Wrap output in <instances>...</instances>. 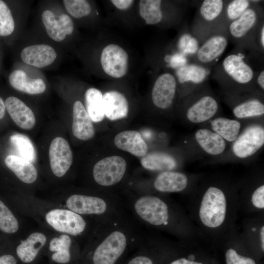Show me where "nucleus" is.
Here are the masks:
<instances>
[{"instance_id": "1", "label": "nucleus", "mask_w": 264, "mask_h": 264, "mask_svg": "<svg viewBox=\"0 0 264 264\" xmlns=\"http://www.w3.org/2000/svg\"><path fill=\"white\" fill-rule=\"evenodd\" d=\"M218 71L220 80L223 79V84L227 82L232 90L235 88L236 90L238 88L245 90L255 81L254 70L245 60L244 56L239 52L228 55L218 66Z\"/></svg>"}, {"instance_id": "2", "label": "nucleus", "mask_w": 264, "mask_h": 264, "mask_svg": "<svg viewBox=\"0 0 264 264\" xmlns=\"http://www.w3.org/2000/svg\"><path fill=\"white\" fill-rule=\"evenodd\" d=\"M199 88L187 96L185 117L188 124H199L210 121L220 109L217 97L211 92L199 91Z\"/></svg>"}, {"instance_id": "3", "label": "nucleus", "mask_w": 264, "mask_h": 264, "mask_svg": "<svg viewBox=\"0 0 264 264\" xmlns=\"http://www.w3.org/2000/svg\"><path fill=\"white\" fill-rule=\"evenodd\" d=\"M264 145V128L262 124L248 125L232 143L233 156L239 160L250 159L257 154Z\"/></svg>"}, {"instance_id": "4", "label": "nucleus", "mask_w": 264, "mask_h": 264, "mask_svg": "<svg viewBox=\"0 0 264 264\" xmlns=\"http://www.w3.org/2000/svg\"><path fill=\"white\" fill-rule=\"evenodd\" d=\"M226 211V201L223 191L218 187H209L203 195L199 215L206 226L215 228L223 222Z\"/></svg>"}, {"instance_id": "5", "label": "nucleus", "mask_w": 264, "mask_h": 264, "mask_svg": "<svg viewBox=\"0 0 264 264\" xmlns=\"http://www.w3.org/2000/svg\"><path fill=\"white\" fill-rule=\"evenodd\" d=\"M127 163L123 157L113 155L104 158L94 165L93 176L99 184L109 186L119 182L123 178Z\"/></svg>"}, {"instance_id": "6", "label": "nucleus", "mask_w": 264, "mask_h": 264, "mask_svg": "<svg viewBox=\"0 0 264 264\" xmlns=\"http://www.w3.org/2000/svg\"><path fill=\"white\" fill-rule=\"evenodd\" d=\"M127 238L122 232L115 231L108 236L95 249L94 264H114L124 252Z\"/></svg>"}, {"instance_id": "7", "label": "nucleus", "mask_w": 264, "mask_h": 264, "mask_svg": "<svg viewBox=\"0 0 264 264\" xmlns=\"http://www.w3.org/2000/svg\"><path fill=\"white\" fill-rule=\"evenodd\" d=\"M134 208L138 215L150 224H167L169 217L168 206L156 197L146 196L140 198L135 202Z\"/></svg>"}, {"instance_id": "8", "label": "nucleus", "mask_w": 264, "mask_h": 264, "mask_svg": "<svg viewBox=\"0 0 264 264\" xmlns=\"http://www.w3.org/2000/svg\"><path fill=\"white\" fill-rule=\"evenodd\" d=\"M45 219L56 230L74 236L81 233L86 225L80 215L65 209L52 210L46 214Z\"/></svg>"}, {"instance_id": "9", "label": "nucleus", "mask_w": 264, "mask_h": 264, "mask_svg": "<svg viewBox=\"0 0 264 264\" xmlns=\"http://www.w3.org/2000/svg\"><path fill=\"white\" fill-rule=\"evenodd\" d=\"M101 63L105 72L114 78H120L127 73L128 67V55L120 46L110 44L103 50Z\"/></svg>"}, {"instance_id": "10", "label": "nucleus", "mask_w": 264, "mask_h": 264, "mask_svg": "<svg viewBox=\"0 0 264 264\" xmlns=\"http://www.w3.org/2000/svg\"><path fill=\"white\" fill-rule=\"evenodd\" d=\"M50 165L53 173L58 177L63 176L71 166L73 155L67 141L63 137L55 138L49 149Z\"/></svg>"}, {"instance_id": "11", "label": "nucleus", "mask_w": 264, "mask_h": 264, "mask_svg": "<svg viewBox=\"0 0 264 264\" xmlns=\"http://www.w3.org/2000/svg\"><path fill=\"white\" fill-rule=\"evenodd\" d=\"M175 77L168 72L160 75L155 80L152 91L154 104L161 110H166L172 105L176 92Z\"/></svg>"}, {"instance_id": "12", "label": "nucleus", "mask_w": 264, "mask_h": 264, "mask_svg": "<svg viewBox=\"0 0 264 264\" xmlns=\"http://www.w3.org/2000/svg\"><path fill=\"white\" fill-rule=\"evenodd\" d=\"M227 44V39L223 34H216L208 38L195 54L198 64L207 67V65H211L221 56Z\"/></svg>"}, {"instance_id": "13", "label": "nucleus", "mask_w": 264, "mask_h": 264, "mask_svg": "<svg viewBox=\"0 0 264 264\" xmlns=\"http://www.w3.org/2000/svg\"><path fill=\"white\" fill-rule=\"evenodd\" d=\"M196 144L204 154L222 155L226 151L227 142L219 135L208 128H200L193 135Z\"/></svg>"}, {"instance_id": "14", "label": "nucleus", "mask_w": 264, "mask_h": 264, "mask_svg": "<svg viewBox=\"0 0 264 264\" xmlns=\"http://www.w3.org/2000/svg\"><path fill=\"white\" fill-rule=\"evenodd\" d=\"M42 19L48 35L55 41L63 40L66 35H70L73 31V22L66 14L61 15L56 20L52 11L46 10L42 14Z\"/></svg>"}, {"instance_id": "15", "label": "nucleus", "mask_w": 264, "mask_h": 264, "mask_svg": "<svg viewBox=\"0 0 264 264\" xmlns=\"http://www.w3.org/2000/svg\"><path fill=\"white\" fill-rule=\"evenodd\" d=\"M209 73L207 67L197 64H187L176 70L178 83L189 88L188 95L203 84Z\"/></svg>"}, {"instance_id": "16", "label": "nucleus", "mask_w": 264, "mask_h": 264, "mask_svg": "<svg viewBox=\"0 0 264 264\" xmlns=\"http://www.w3.org/2000/svg\"><path fill=\"white\" fill-rule=\"evenodd\" d=\"M66 205L71 211L78 214H101L107 209V204L101 198L82 195L69 197Z\"/></svg>"}, {"instance_id": "17", "label": "nucleus", "mask_w": 264, "mask_h": 264, "mask_svg": "<svg viewBox=\"0 0 264 264\" xmlns=\"http://www.w3.org/2000/svg\"><path fill=\"white\" fill-rule=\"evenodd\" d=\"M4 104L11 118L19 127L24 130L33 128L36 122L34 114L22 100L10 96L6 99Z\"/></svg>"}, {"instance_id": "18", "label": "nucleus", "mask_w": 264, "mask_h": 264, "mask_svg": "<svg viewBox=\"0 0 264 264\" xmlns=\"http://www.w3.org/2000/svg\"><path fill=\"white\" fill-rule=\"evenodd\" d=\"M72 131L76 138L82 140L90 139L94 135L92 121L80 101L73 104Z\"/></svg>"}, {"instance_id": "19", "label": "nucleus", "mask_w": 264, "mask_h": 264, "mask_svg": "<svg viewBox=\"0 0 264 264\" xmlns=\"http://www.w3.org/2000/svg\"><path fill=\"white\" fill-rule=\"evenodd\" d=\"M57 57L54 49L47 44H36L24 48L21 58L25 63L42 68L52 64Z\"/></svg>"}, {"instance_id": "20", "label": "nucleus", "mask_w": 264, "mask_h": 264, "mask_svg": "<svg viewBox=\"0 0 264 264\" xmlns=\"http://www.w3.org/2000/svg\"><path fill=\"white\" fill-rule=\"evenodd\" d=\"M114 144L119 149L137 157L148 153V146L140 133L136 131H125L116 135Z\"/></svg>"}, {"instance_id": "21", "label": "nucleus", "mask_w": 264, "mask_h": 264, "mask_svg": "<svg viewBox=\"0 0 264 264\" xmlns=\"http://www.w3.org/2000/svg\"><path fill=\"white\" fill-rule=\"evenodd\" d=\"M105 116L114 121L127 117L129 105L126 97L117 91H110L103 95Z\"/></svg>"}, {"instance_id": "22", "label": "nucleus", "mask_w": 264, "mask_h": 264, "mask_svg": "<svg viewBox=\"0 0 264 264\" xmlns=\"http://www.w3.org/2000/svg\"><path fill=\"white\" fill-rule=\"evenodd\" d=\"M141 164L146 169L154 171L166 172L176 169L178 162L173 154L162 151H154L147 153L142 157Z\"/></svg>"}, {"instance_id": "23", "label": "nucleus", "mask_w": 264, "mask_h": 264, "mask_svg": "<svg viewBox=\"0 0 264 264\" xmlns=\"http://www.w3.org/2000/svg\"><path fill=\"white\" fill-rule=\"evenodd\" d=\"M258 20V11L254 6H250L238 19L231 22L229 33L234 39H242L254 29Z\"/></svg>"}, {"instance_id": "24", "label": "nucleus", "mask_w": 264, "mask_h": 264, "mask_svg": "<svg viewBox=\"0 0 264 264\" xmlns=\"http://www.w3.org/2000/svg\"><path fill=\"white\" fill-rule=\"evenodd\" d=\"M9 81L15 89L30 94H40L46 89L42 79L31 78L22 70L13 71L9 76Z\"/></svg>"}, {"instance_id": "25", "label": "nucleus", "mask_w": 264, "mask_h": 264, "mask_svg": "<svg viewBox=\"0 0 264 264\" xmlns=\"http://www.w3.org/2000/svg\"><path fill=\"white\" fill-rule=\"evenodd\" d=\"M188 184L187 176L174 171L163 172L156 177L154 186L161 192H178L185 189Z\"/></svg>"}, {"instance_id": "26", "label": "nucleus", "mask_w": 264, "mask_h": 264, "mask_svg": "<svg viewBox=\"0 0 264 264\" xmlns=\"http://www.w3.org/2000/svg\"><path fill=\"white\" fill-rule=\"evenodd\" d=\"M5 164L22 182L32 183L37 178V171L32 162L15 155H9L4 160Z\"/></svg>"}, {"instance_id": "27", "label": "nucleus", "mask_w": 264, "mask_h": 264, "mask_svg": "<svg viewBox=\"0 0 264 264\" xmlns=\"http://www.w3.org/2000/svg\"><path fill=\"white\" fill-rule=\"evenodd\" d=\"M45 236L41 233L35 232L30 234L24 241H22L16 249L17 255L24 263L33 261L40 249L46 242Z\"/></svg>"}, {"instance_id": "28", "label": "nucleus", "mask_w": 264, "mask_h": 264, "mask_svg": "<svg viewBox=\"0 0 264 264\" xmlns=\"http://www.w3.org/2000/svg\"><path fill=\"white\" fill-rule=\"evenodd\" d=\"M210 129L226 142L232 143L238 137L242 128L240 121L223 117H215L210 120Z\"/></svg>"}, {"instance_id": "29", "label": "nucleus", "mask_w": 264, "mask_h": 264, "mask_svg": "<svg viewBox=\"0 0 264 264\" xmlns=\"http://www.w3.org/2000/svg\"><path fill=\"white\" fill-rule=\"evenodd\" d=\"M232 110L236 118L246 119L263 116L264 104L258 98L250 96L237 102Z\"/></svg>"}, {"instance_id": "30", "label": "nucleus", "mask_w": 264, "mask_h": 264, "mask_svg": "<svg viewBox=\"0 0 264 264\" xmlns=\"http://www.w3.org/2000/svg\"><path fill=\"white\" fill-rule=\"evenodd\" d=\"M103 95L99 90L93 88L85 93L86 110L92 122H99L105 117Z\"/></svg>"}, {"instance_id": "31", "label": "nucleus", "mask_w": 264, "mask_h": 264, "mask_svg": "<svg viewBox=\"0 0 264 264\" xmlns=\"http://www.w3.org/2000/svg\"><path fill=\"white\" fill-rule=\"evenodd\" d=\"M71 243L70 237L66 234L52 239L49 244V249L54 252L51 256L52 260L60 264L69 262L70 259L69 248Z\"/></svg>"}, {"instance_id": "32", "label": "nucleus", "mask_w": 264, "mask_h": 264, "mask_svg": "<svg viewBox=\"0 0 264 264\" xmlns=\"http://www.w3.org/2000/svg\"><path fill=\"white\" fill-rule=\"evenodd\" d=\"M160 0H141L139 14L147 24H155L161 22L163 15Z\"/></svg>"}, {"instance_id": "33", "label": "nucleus", "mask_w": 264, "mask_h": 264, "mask_svg": "<svg viewBox=\"0 0 264 264\" xmlns=\"http://www.w3.org/2000/svg\"><path fill=\"white\" fill-rule=\"evenodd\" d=\"M10 140L21 157L31 162L35 161L36 157L35 148L27 136L21 133L14 134L10 136Z\"/></svg>"}, {"instance_id": "34", "label": "nucleus", "mask_w": 264, "mask_h": 264, "mask_svg": "<svg viewBox=\"0 0 264 264\" xmlns=\"http://www.w3.org/2000/svg\"><path fill=\"white\" fill-rule=\"evenodd\" d=\"M223 7L222 0H205L199 9V17L204 22H214L222 13Z\"/></svg>"}, {"instance_id": "35", "label": "nucleus", "mask_w": 264, "mask_h": 264, "mask_svg": "<svg viewBox=\"0 0 264 264\" xmlns=\"http://www.w3.org/2000/svg\"><path fill=\"white\" fill-rule=\"evenodd\" d=\"M19 228L18 222L13 214L0 200V230L6 233H14Z\"/></svg>"}, {"instance_id": "36", "label": "nucleus", "mask_w": 264, "mask_h": 264, "mask_svg": "<svg viewBox=\"0 0 264 264\" xmlns=\"http://www.w3.org/2000/svg\"><path fill=\"white\" fill-rule=\"evenodd\" d=\"M15 28L11 12L6 3L0 0V36L10 35Z\"/></svg>"}, {"instance_id": "37", "label": "nucleus", "mask_w": 264, "mask_h": 264, "mask_svg": "<svg viewBox=\"0 0 264 264\" xmlns=\"http://www.w3.org/2000/svg\"><path fill=\"white\" fill-rule=\"evenodd\" d=\"M63 2L67 12L75 18L86 16L91 12V7L87 0H65Z\"/></svg>"}, {"instance_id": "38", "label": "nucleus", "mask_w": 264, "mask_h": 264, "mask_svg": "<svg viewBox=\"0 0 264 264\" xmlns=\"http://www.w3.org/2000/svg\"><path fill=\"white\" fill-rule=\"evenodd\" d=\"M251 3V1L247 0L231 1L226 7L227 19L231 22L237 20L250 6Z\"/></svg>"}, {"instance_id": "39", "label": "nucleus", "mask_w": 264, "mask_h": 264, "mask_svg": "<svg viewBox=\"0 0 264 264\" xmlns=\"http://www.w3.org/2000/svg\"><path fill=\"white\" fill-rule=\"evenodd\" d=\"M179 52L186 56L188 54H196L199 48L198 40L188 33L184 34L178 42Z\"/></svg>"}, {"instance_id": "40", "label": "nucleus", "mask_w": 264, "mask_h": 264, "mask_svg": "<svg viewBox=\"0 0 264 264\" xmlns=\"http://www.w3.org/2000/svg\"><path fill=\"white\" fill-rule=\"evenodd\" d=\"M225 257L227 264H256L251 258L240 255L233 249L226 251Z\"/></svg>"}, {"instance_id": "41", "label": "nucleus", "mask_w": 264, "mask_h": 264, "mask_svg": "<svg viewBox=\"0 0 264 264\" xmlns=\"http://www.w3.org/2000/svg\"><path fill=\"white\" fill-rule=\"evenodd\" d=\"M251 200L253 204L258 208H264V185L258 187L253 192Z\"/></svg>"}, {"instance_id": "42", "label": "nucleus", "mask_w": 264, "mask_h": 264, "mask_svg": "<svg viewBox=\"0 0 264 264\" xmlns=\"http://www.w3.org/2000/svg\"><path fill=\"white\" fill-rule=\"evenodd\" d=\"M170 63L171 66L176 69L188 64L186 56L180 52L171 56Z\"/></svg>"}, {"instance_id": "43", "label": "nucleus", "mask_w": 264, "mask_h": 264, "mask_svg": "<svg viewBox=\"0 0 264 264\" xmlns=\"http://www.w3.org/2000/svg\"><path fill=\"white\" fill-rule=\"evenodd\" d=\"M111 2L118 9L125 10L129 8L133 4L132 0H112Z\"/></svg>"}, {"instance_id": "44", "label": "nucleus", "mask_w": 264, "mask_h": 264, "mask_svg": "<svg viewBox=\"0 0 264 264\" xmlns=\"http://www.w3.org/2000/svg\"><path fill=\"white\" fill-rule=\"evenodd\" d=\"M128 264H153V263L148 257L137 256L131 260Z\"/></svg>"}, {"instance_id": "45", "label": "nucleus", "mask_w": 264, "mask_h": 264, "mask_svg": "<svg viewBox=\"0 0 264 264\" xmlns=\"http://www.w3.org/2000/svg\"><path fill=\"white\" fill-rule=\"evenodd\" d=\"M0 264H17V260L11 255L4 254L0 256Z\"/></svg>"}, {"instance_id": "46", "label": "nucleus", "mask_w": 264, "mask_h": 264, "mask_svg": "<svg viewBox=\"0 0 264 264\" xmlns=\"http://www.w3.org/2000/svg\"><path fill=\"white\" fill-rule=\"evenodd\" d=\"M257 84L262 91L264 90V71L262 70L258 74L257 78Z\"/></svg>"}, {"instance_id": "47", "label": "nucleus", "mask_w": 264, "mask_h": 264, "mask_svg": "<svg viewBox=\"0 0 264 264\" xmlns=\"http://www.w3.org/2000/svg\"><path fill=\"white\" fill-rule=\"evenodd\" d=\"M171 264H202L194 261H191L185 258H181L173 262Z\"/></svg>"}, {"instance_id": "48", "label": "nucleus", "mask_w": 264, "mask_h": 264, "mask_svg": "<svg viewBox=\"0 0 264 264\" xmlns=\"http://www.w3.org/2000/svg\"><path fill=\"white\" fill-rule=\"evenodd\" d=\"M260 31V44L261 45V47L263 49L264 48V24L262 25V26L261 27Z\"/></svg>"}, {"instance_id": "49", "label": "nucleus", "mask_w": 264, "mask_h": 264, "mask_svg": "<svg viewBox=\"0 0 264 264\" xmlns=\"http://www.w3.org/2000/svg\"><path fill=\"white\" fill-rule=\"evenodd\" d=\"M5 112V106L2 100L0 98V119L2 118Z\"/></svg>"}, {"instance_id": "50", "label": "nucleus", "mask_w": 264, "mask_h": 264, "mask_svg": "<svg viewBox=\"0 0 264 264\" xmlns=\"http://www.w3.org/2000/svg\"><path fill=\"white\" fill-rule=\"evenodd\" d=\"M261 239L262 243V248L263 250H264V227L263 226L261 230Z\"/></svg>"}, {"instance_id": "51", "label": "nucleus", "mask_w": 264, "mask_h": 264, "mask_svg": "<svg viewBox=\"0 0 264 264\" xmlns=\"http://www.w3.org/2000/svg\"><path fill=\"white\" fill-rule=\"evenodd\" d=\"M194 259H195L194 256L193 255H191L189 256L188 260L191 261H193Z\"/></svg>"}]
</instances>
